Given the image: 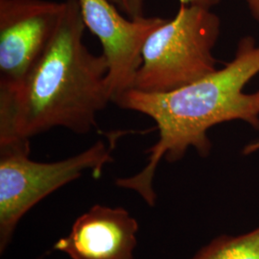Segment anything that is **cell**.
<instances>
[{
	"label": "cell",
	"mask_w": 259,
	"mask_h": 259,
	"mask_svg": "<svg viewBox=\"0 0 259 259\" xmlns=\"http://www.w3.org/2000/svg\"><path fill=\"white\" fill-rule=\"evenodd\" d=\"M258 74L259 45L252 36H245L229 63L194 83L170 93L130 90L122 94L114 104L155 121L158 139L147 150L146 166L134 176L116 180V185L138 192L153 206L157 200L154 177L162 159L177 162L190 148L200 157H208L212 149L208 131L225 122L244 121L259 131V90L244 91Z\"/></svg>",
	"instance_id": "cell-1"
},
{
	"label": "cell",
	"mask_w": 259,
	"mask_h": 259,
	"mask_svg": "<svg viewBox=\"0 0 259 259\" xmlns=\"http://www.w3.org/2000/svg\"><path fill=\"white\" fill-rule=\"evenodd\" d=\"M78 0H65L54 36L19 88L0 94V146L30 143L54 128L85 135L111 102L108 62L83 44Z\"/></svg>",
	"instance_id": "cell-2"
},
{
	"label": "cell",
	"mask_w": 259,
	"mask_h": 259,
	"mask_svg": "<svg viewBox=\"0 0 259 259\" xmlns=\"http://www.w3.org/2000/svg\"><path fill=\"white\" fill-rule=\"evenodd\" d=\"M220 33L221 19L211 9L181 4L176 16L164 19L144 42L133 90L170 93L212 73Z\"/></svg>",
	"instance_id": "cell-3"
},
{
	"label": "cell",
	"mask_w": 259,
	"mask_h": 259,
	"mask_svg": "<svg viewBox=\"0 0 259 259\" xmlns=\"http://www.w3.org/2000/svg\"><path fill=\"white\" fill-rule=\"evenodd\" d=\"M120 134L111 135L107 145L98 140L82 153L54 162H37L29 157L30 143L0 146V251L9 245L20 219L34 205L67 185L84 171L95 179L113 160L111 153Z\"/></svg>",
	"instance_id": "cell-4"
},
{
	"label": "cell",
	"mask_w": 259,
	"mask_h": 259,
	"mask_svg": "<svg viewBox=\"0 0 259 259\" xmlns=\"http://www.w3.org/2000/svg\"><path fill=\"white\" fill-rule=\"evenodd\" d=\"M64 2L0 0V94L16 91L54 36Z\"/></svg>",
	"instance_id": "cell-5"
},
{
	"label": "cell",
	"mask_w": 259,
	"mask_h": 259,
	"mask_svg": "<svg viewBox=\"0 0 259 259\" xmlns=\"http://www.w3.org/2000/svg\"><path fill=\"white\" fill-rule=\"evenodd\" d=\"M78 3L85 27L102 46V55L109 66L108 92L114 103L133 90L144 42L165 19H126L110 0H78Z\"/></svg>",
	"instance_id": "cell-6"
},
{
	"label": "cell",
	"mask_w": 259,
	"mask_h": 259,
	"mask_svg": "<svg viewBox=\"0 0 259 259\" xmlns=\"http://www.w3.org/2000/svg\"><path fill=\"white\" fill-rule=\"evenodd\" d=\"M139 224L123 207L96 204L81 215L55 250L71 259H134Z\"/></svg>",
	"instance_id": "cell-7"
},
{
	"label": "cell",
	"mask_w": 259,
	"mask_h": 259,
	"mask_svg": "<svg viewBox=\"0 0 259 259\" xmlns=\"http://www.w3.org/2000/svg\"><path fill=\"white\" fill-rule=\"evenodd\" d=\"M190 259H259V226L241 234L218 235Z\"/></svg>",
	"instance_id": "cell-8"
},
{
	"label": "cell",
	"mask_w": 259,
	"mask_h": 259,
	"mask_svg": "<svg viewBox=\"0 0 259 259\" xmlns=\"http://www.w3.org/2000/svg\"><path fill=\"white\" fill-rule=\"evenodd\" d=\"M121 13L130 19H140L144 16L145 0H110Z\"/></svg>",
	"instance_id": "cell-9"
},
{
	"label": "cell",
	"mask_w": 259,
	"mask_h": 259,
	"mask_svg": "<svg viewBox=\"0 0 259 259\" xmlns=\"http://www.w3.org/2000/svg\"><path fill=\"white\" fill-rule=\"evenodd\" d=\"M181 4L184 5H194V6H201L207 9H211L214 6L218 5L221 0H179Z\"/></svg>",
	"instance_id": "cell-10"
},
{
	"label": "cell",
	"mask_w": 259,
	"mask_h": 259,
	"mask_svg": "<svg viewBox=\"0 0 259 259\" xmlns=\"http://www.w3.org/2000/svg\"><path fill=\"white\" fill-rule=\"evenodd\" d=\"M251 17L259 23V0H246Z\"/></svg>",
	"instance_id": "cell-11"
},
{
	"label": "cell",
	"mask_w": 259,
	"mask_h": 259,
	"mask_svg": "<svg viewBox=\"0 0 259 259\" xmlns=\"http://www.w3.org/2000/svg\"><path fill=\"white\" fill-rule=\"evenodd\" d=\"M259 151V138L254 139L253 141H251L250 143L246 144L245 147L242 150V154L244 156H250L256 152Z\"/></svg>",
	"instance_id": "cell-12"
}]
</instances>
